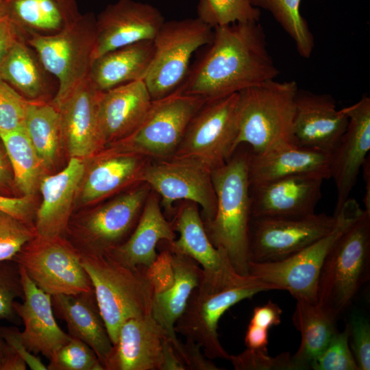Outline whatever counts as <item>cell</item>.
I'll use <instances>...</instances> for the list:
<instances>
[{"label": "cell", "instance_id": "cell-2", "mask_svg": "<svg viewBox=\"0 0 370 370\" xmlns=\"http://www.w3.org/2000/svg\"><path fill=\"white\" fill-rule=\"evenodd\" d=\"M249 149L238 147L223 165L211 171L217 210L211 220L204 221L212 245L226 251L235 271L242 275H249Z\"/></svg>", "mask_w": 370, "mask_h": 370}, {"label": "cell", "instance_id": "cell-28", "mask_svg": "<svg viewBox=\"0 0 370 370\" xmlns=\"http://www.w3.org/2000/svg\"><path fill=\"white\" fill-rule=\"evenodd\" d=\"M330 153L299 146L282 145L262 153L249 149L248 173L251 186L300 173L330 176Z\"/></svg>", "mask_w": 370, "mask_h": 370}, {"label": "cell", "instance_id": "cell-33", "mask_svg": "<svg viewBox=\"0 0 370 370\" xmlns=\"http://www.w3.org/2000/svg\"><path fill=\"white\" fill-rule=\"evenodd\" d=\"M336 319L317 302L296 299L292 320L301 334V343L291 356L295 370L310 369L314 360L338 330Z\"/></svg>", "mask_w": 370, "mask_h": 370}, {"label": "cell", "instance_id": "cell-52", "mask_svg": "<svg viewBox=\"0 0 370 370\" xmlns=\"http://www.w3.org/2000/svg\"><path fill=\"white\" fill-rule=\"evenodd\" d=\"M245 343L247 348L267 352L268 330L249 323L245 336Z\"/></svg>", "mask_w": 370, "mask_h": 370}, {"label": "cell", "instance_id": "cell-30", "mask_svg": "<svg viewBox=\"0 0 370 370\" xmlns=\"http://www.w3.org/2000/svg\"><path fill=\"white\" fill-rule=\"evenodd\" d=\"M4 15L25 38L56 34L80 16L76 0H3Z\"/></svg>", "mask_w": 370, "mask_h": 370}, {"label": "cell", "instance_id": "cell-4", "mask_svg": "<svg viewBox=\"0 0 370 370\" xmlns=\"http://www.w3.org/2000/svg\"><path fill=\"white\" fill-rule=\"evenodd\" d=\"M370 277V213H363L336 239L317 282L318 304L338 318Z\"/></svg>", "mask_w": 370, "mask_h": 370}, {"label": "cell", "instance_id": "cell-54", "mask_svg": "<svg viewBox=\"0 0 370 370\" xmlns=\"http://www.w3.org/2000/svg\"><path fill=\"white\" fill-rule=\"evenodd\" d=\"M363 178L365 182V194L364 197L365 210L370 213V162L369 156L362 166Z\"/></svg>", "mask_w": 370, "mask_h": 370}, {"label": "cell", "instance_id": "cell-47", "mask_svg": "<svg viewBox=\"0 0 370 370\" xmlns=\"http://www.w3.org/2000/svg\"><path fill=\"white\" fill-rule=\"evenodd\" d=\"M147 274L153 285L154 293L166 290L173 282L171 251L166 247L158 254L155 262L146 268Z\"/></svg>", "mask_w": 370, "mask_h": 370}, {"label": "cell", "instance_id": "cell-7", "mask_svg": "<svg viewBox=\"0 0 370 370\" xmlns=\"http://www.w3.org/2000/svg\"><path fill=\"white\" fill-rule=\"evenodd\" d=\"M349 199L334 215L336 223L327 235L293 255L275 262H249V274L275 290L287 291L296 299L317 302V289L324 260L336 239L363 213Z\"/></svg>", "mask_w": 370, "mask_h": 370}, {"label": "cell", "instance_id": "cell-36", "mask_svg": "<svg viewBox=\"0 0 370 370\" xmlns=\"http://www.w3.org/2000/svg\"><path fill=\"white\" fill-rule=\"evenodd\" d=\"M24 128L45 169L55 163L63 143L58 110L45 101H31Z\"/></svg>", "mask_w": 370, "mask_h": 370}, {"label": "cell", "instance_id": "cell-14", "mask_svg": "<svg viewBox=\"0 0 370 370\" xmlns=\"http://www.w3.org/2000/svg\"><path fill=\"white\" fill-rule=\"evenodd\" d=\"M181 204L171 221L179 238L166 242L170 250L186 255L201 266L203 279L200 286L216 292L256 279L253 275L238 274L226 251L214 247L210 241L198 205L191 201Z\"/></svg>", "mask_w": 370, "mask_h": 370}, {"label": "cell", "instance_id": "cell-46", "mask_svg": "<svg viewBox=\"0 0 370 370\" xmlns=\"http://www.w3.org/2000/svg\"><path fill=\"white\" fill-rule=\"evenodd\" d=\"M173 347L185 370H220L204 354L201 347L195 342L186 339L185 343L171 338Z\"/></svg>", "mask_w": 370, "mask_h": 370}, {"label": "cell", "instance_id": "cell-38", "mask_svg": "<svg viewBox=\"0 0 370 370\" xmlns=\"http://www.w3.org/2000/svg\"><path fill=\"white\" fill-rule=\"evenodd\" d=\"M197 18L213 29L236 23L258 22L260 11L250 0H199Z\"/></svg>", "mask_w": 370, "mask_h": 370}, {"label": "cell", "instance_id": "cell-16", "mask_svg": "<svg viewBox=\"0 0 370 370\" xmlns=\"http://www.w3.org/2000/svg\"><path fill=\"white\" fill-rule=\"evenodd\" d=\"M211 170L190 159L171 157L151 160L143 182L147 184L160 199L168 212L178 200L191 201L201 207L203 221L211 220L217 210V197Z\"/></svg>", "mask_w": 370, "mask_h": 370}, {"label": "cell", "instance_id": "cell-42", "mask_svg": "<svg viewBox=\"0 0 370 370\" xmlns=\"http://www.w3.org/2000/svg\"><path fill=\"white\" fill-rule=\"evenodd\" d=\"M24 296L20 267L14 260L0 262V319L18 321L14 304Z\"/></svg>", "mask_w": 370, "mask_h": 370}, {"label": "cell", "instance_id": "cell-15", "mask_svg": "<svg viewBox=\"0 0 370 370\" xmlns=\"http://www.w3.org/2000/svg\"><path fill=\"white\" fill-rule=\"evenodd\" d=\"M336 216L315 212L301 217H251L249 257L255 262L285 259L327 235Z\"/></svg>", "mask_w": 370, "mask_h": 370}, {"label": "cell", "instance_id": "cell-26", "mask_svg": "<svg viewBox=\"0 0 370 370\" xmlns=\"http://www.w3.org/2000/svg\"><path fill=\"white\" fill-rule=\"evenodd\" d=\"M152 100L143 79L101 91L97 116L106 145L133 132L145 118Z\"/></svg>", "mask_w": 370, "mask_h": 370}, {"label": "cell", "instance_id": "cell-9", "mask_svg": "<svg viewBox=\"0 0 370 370\" xmlns=\"http://www.w3.org/2000/svg\"><path fill=\"white\" fill-rule=\"evenodd\" d=\"M214 29L197 17L164 22L153 40L154 53L143 79L152 99L177 89L190 69L193 54L209 45Z\"/></svg>", "mask_w": 370, "mask_h": 370}, {"label": "cell", "instance_id": "cell-40", "mask_svg": "<svg viewBox=\"0 0 370 370\" xmlns=\"http://www.w3.org/2000/svg\"><path fill=\"white\" fill-rule=\"evenodd\" d=\"M349 328L347 323L342 332L337 330L328 344L314 360V370H358L349 346Z\"/></svg>", "mask_w": 370, "mask_h": 370}, {"label": "cell", "instance_id": "cell-22", "mask_svg": "<svg viewBox=\"0 0 370 370\" xmlns=\"http://www.w3.org/2000/svg\"><path fill=\"white\" fill-rule=\"evenodd\" d=\"M151 159L106 146L86 169L81 186L82 204L90 205L143 182Z\"/></svg>", "mask_w": 370, "mask_h": 370}, {"label": "cell", "instance_id": "cell-56", "mask_svg": "<svg viewBox=\"0 0 370 370\" xmlns=\"http://www.w3.org/2000/svg\"><path fill=\"white\" fill-rule=\"evenodd\" d=\"M4 16L3 1L0 0V18Z\"/></svg>", "mask_w": 370, "mask_h": 370}, {"label": "cell", "instance_id": "cell-17", "mask_svg": "<svg viewBox=\"0 0 370 370\" xmlns=\"http://www.w3.org/2000/svg\"><path fill=\"white\" fill-rule=\"evenodd\" d=\"M348 118L346 129L330 153V176L336 187L334 214L349 199L358 175L370 149V98L363 95L343 108Z\"/></svg>", "mask_w": 370, "mask_h": 370}, {"label": "cell", "instance_id": "cell-12", "mask_svg": "<svg viewBox=\"0 0 370 370\" xmlns=\"http://www.w3.org/2000/svg\"><path fill=\"white\" fill-rule=\"evenodd\" d=\"M32 281L52 295L76 294L93 288L81 256L63 236L37 235L13 258Z\"/></svg>", "mask_w": 370, "mask_h": 370}, {"label": "cell", "instance_id": "cell-29", "mask_svg": "<svg viewBox=\"0 0 370 370\" xmlns=\"http://www.w3.org/2000/svg\"><path fill=\"white\" fill-rule=\"evenodd\" d=\"M51 303L55 315L66 323L68 334L90 347L103 366L113 345L94 288L76 294L52 295Z\"/></svg>", "mask_w": 370, "mask_h": 370}, {"label": "cell", "instance_id": "cell-53", "mask_svg": "<svg viewBox=\"0 0 370 370\" xmlns=\"http://www.w3.org/2000/svg\"><path fill=\"white\" fill-rule=\"evenodd\" d=\"M13 186L14 183L11 165L4 147L0 141V194L9 196L8 193Z\"/></svg>", "mask_w": 370, "mask_h": 370}, {"label": "cell", "instance_id": "cell-44", "mask_svg": "<svg viewBox=\"0 0 370 370\" xmlns=\"http://www.w3.org/2000/svg\"><path fill=\"white\" fill-rule=\"evenodd\" d=\"M289 352L270 356L267 352L247 348L238 355H230L229 360L236 370H295Z\"/></svg>", "mask_w": 370, "mask_h": 370}, {"label": "cell", "instance_id": "cell-39", "mask_svg": "<svg viewBox=\"0 0 370 370\" xmlns=\"http://www.w3.org/2000/svg\"><path fill=\"white\" fill-rule=\"evenodd\" d=\"M49 360L47 370H104L93 349L74 337H71Z\"/></svg>", "mask_w": 370, "mask_h": 370}, {"label": "cell", "instance_id": "cell-19", "mask_svg": "<svg viewBox=\"0 0 370 370\" xmlns=\"http://www.w3.org/2000/svg\"><path fill=\"white\" fill-rule=\"evenodd\" d=\"M328 178L319 173H300L250 187L251 217H293L310 214L321 197Z\"/></svg>", "mask_w": 370, "mask_h": 370}, {"label": "cell", "instance_id": "cell-25", "mask_svg": "<svg viewBox=\"0 0 370 370\" xmlns=\"http://www.w3.org/2000/svg\"><path fill=\"white\" fill-rule=\"evenodd\" d=\"M85 171L83 159L71 157L61 171L42 177L39 186L42 199L34 223L37 236H64Z\"/></svg>", "mask_w": 370, "mask_h": 370}, {"label": "cell", "instance_id": "cell-27", "mask_svg": "<svg viewBox=\"0 0 370 370\" xmlns=\"http://www.w3.org/2000/svg\"><path fill=\"white\" fill-rule=\"evenodd\" d=\"M176 238L172 222L162 212L160 197L151 190L131 234L106 255L130 268H149L158 257V243Z\"/></svg>", "mask_w": 370, "mask_h": 370}, {"label": "cell", "instance_id": "cell-55", "mask_svg": "<svg viewBox=\"0 0 370 370\" xmlns=\"http://www.w3.org/2000/svg\"><path fill=\"white\" fill-rule=\"evenodd\" d=\"M14 350L5 342L0 332V370H4L5 365Z\"/></svg>", "mask_w": 370, "mask_h": 370}, {"label": "cell", "instance_id": "cell-45", "mask_svg": "<svg viewBox=\"0 0 370 370\" xmlns=\"http://www.w3.org/2000/svg\"><path fill=\"white\" fill-rule=\"evenodd\" d=\"M349 328L350 349L358 370L370 369V323L360 312H354L347 323Z\"/></svg>", "mask_w": 370, "mask_h": 370}, {"label": "cell", "instance_id": "cell-43", "mask_svg": "<svg viewBox=\"0 0 370 370\" xmlns=\"http://www.w3.org/2000/svg\"><path fill=\"white\" fill-rule=\"evenodd\" d=\"M30 102L0 79V132L24 127Z\"/></svg>", "mask_w": 370, "mask_h": 370}, {"label": "cell", "instance_id": "cell-32", "mask_svg": "<svg viewBox=\"0 0 370 370\" xmlns=\"http://www.w3.org/2000/svg\"><path fill=\"white\" fill-rule=\"evenodd\" d=\"M168 249L171 251L173 282L166 290L154 293L151 314L169 336L175 338L177 337L175 325L192 292L200 284L203 270L190 257Z\"/></svg>", "mask_w": 370, "mask_h": 370}, {"label": "cell", "instance_id": "cell-51", "mask_svg": "<svg viewBox=\"0 0 370 370\" xmlns=\"http://www.w3.org/2000/svg\"><path fill=\"white\" fill-rule=\"evenodd\" d=\"M24 38L6 16L0 18V66L14 45Z\"/></svg>", "mask_w": 370, "mask_h": 370}, {"label": "cell", "instance_id": "cell-50", "mask_svg": "<svg viewBox=\"0 0 370 370\" xmlns=\"http://www.w3.org/2000/svg\"><path fill=\"white\" fill-rule=\"evenodd\" d=\"M282 313L280 306L269 300L266 304L254 309L249 323L269 330L281 323Z\"/></svg>", "mask_w": 370, "mask_h": 370}, {"label": "cell", "instance_id": "cell-1", "mask_svg": "<svg viewBox=\"0 0 370 370\" xmlns=\"http://www.w3.org/2000/svg\"><path fill=\"white\" fill-rule=\"evenodd\" d=\"M208 46L178 88L183 93L208 102L275 79L279 75L258 22L216 27Z\"/></svg>", "mask_w": 370, "mask_h": 370}, {"label": "cell", "instance_id": "cell-10", "mask_svg": "<svg viewBox=\"0 0 370 370\" xmlns=\"http://www.w3.org/2000/svg\"><path fill=\"white\" fill-rule=\"evenodd\" d=\"M205 103L202 98L184 94L177 88L164 97L152 100L138 127L125 138L108 146L151 160L171 158L190 120Z\"/></svg>", "mask_w": 370, "mask_h": 370}, {"label": "cell", "instance_id": "cell-41", "mask_svg": "<svg viewBox=\"0 0 370 370\" xmlns=\"http://www.w3.org/2000/svg\"><path fill=\"white\" fill-rule=\"evenodd\" d=\"M36 235L34 226L0 210V262L12 260Z\"/></svg>", "mask_w": 370, "mask_h": 370}, {"label": "cell", "instance_id": "cell-49", "mask_svg": "<svg viewBox=\"0 0 370 370\" xmlns=\"http://www.w3.org/2000/svg\"><path fill=\"white\" fill-rule=\"evenodd\" d=\"M0 332L10 347L21 356L32 370H47L40 358L29 352L24 345L21 332L15 327H0Z\"/></svg>", "mask_w": 370, "mask_h": 370}, {"label": "cell", "instance_id": "cell-24", "mask_svg": "<svg viewBox=\"0 0 370 370\" xmlns=\"http://www.w3.org/2000/svg\"><path fill=\"white\" fill-rule=\"evenodd\" d=\"M100 92L88 79L57 108L63 143L71 157L89 158L106 147L97 116Z\"/></svg>", "mask_w": 370, "mask_h": 370}, {"label": "cell", "instance_id": "cell-6", "mask_svg": "<svg viewBox=\"0 0 370 370\" xmlns=\"http://www.w3.org/2000/svg\"><path fill=\"white\" fill-rule=\"evenodd\" d=\"M58 88L51 103L57 108L88 79L96 45V17L87 13L62 31L25 38Z\"/></svg>", "mask_w": 370, "mask_h": 370}, {"label": "cell", "instance_id": "cell-37", "mask_svg": "<svg viewBox=\"0 0 370 370\" xmlns=\"http://www.w3.org/2000/svg\"><path fill=\"white\" fill-rule=\"evenodd\" d=\"M253 6L271 12L274 18L294 41L298 53L310 57L314 47V36L301 16V0H250Z\"/></svg>", "mask_w": 370, "mask_h": 370}, {"label": "cell", "instance_id": "cell-5", "mask_svg": "<svg viewBox=\"0 0 370 370\" xmlns=\"http://www.w3.org/2000/svg\"><path fill=\"white\" fill-rule=\"evenodd\" d=\"M112 345L127 320L151 314L154 290L146 268L128 267L111 257L81 258Z\"/></svg>", "mask_w": 370, "mask_h": 370}, {"label": "cell", "instance_id": "cell-11", "mask_svg": "<svg viewBox=\"0 0 370 370\" xmlns=\"http://www.w3.org/2000/svg\"><path fill=\"white\" fill-rule=\"evenodd\" d=\"M238 92L206 102L193 116L172 157L195 160L212 171L234 153Z\"/></svg>", "mask_w": 370, "mask_h": 370}, {"label": "cell", "instance_id": "cell-34", "mask_svg": "<svg viewBox=\"0 0 370 370\" xmlns=\"http://www.w3.org/2000/svg\"><path fill=\"white\" fill-rule=\"evenodd\" d=\"M45 72L34 49L22 38L14 45L1 64L0 79L27 100L43 101L48 86Z\"/></svg>", "mask_w": 370, "mask_h": 370}, {"label": "cell", "instance_id": "cell-31", "mask_svg": "<svg viewBox=\"0 0 370 370\" xmlns=\"http://www.w3.org/2000/svg\"><path fill=\"white\" fill-rule=\"evenodd\" d=\"M153 53V40H143L112 50L94 60L88 79L99 91L143 79Z\"/></svg>", "mask_w": 370, "mask_h": 370}, {"label": "cell", "instance_id": "cell-3", "mask_svg": "<svg viewBox=\"0 0 370 370\" xmlns=\"http://www.w3.org/2000/svg\"><path fill=\"white\" fill-rule=\"evenodd\" d=\"M297 90L294 80L271 79L239 92L234 151L241 145H247L254 153H262L295 143L293 124Z\"/></svg>", "mask_w": 370, "mask_h": 370}, {"label": "cell", "instance_id": "cell-18", "mask_svg": "<svg viewBox=\"0 0 370 370\" xmlns=\"http://www.w3.org/2000/svg\"><path fill=\"white\" fill-rule=\"evenodd\" d=\"M165 22L160 10L145 3L118 0L96 18L94 60L112 50L143 40H153Z\"/></svg>", "mask_w": 370, "mask_h": 370}, {"label": "cell", "instance_id": "cell-35", "mask_svg": "<svg viewBox=\"0 0 370 370\" xmlns=\"http://www.w3.org/2000/svg\"><path fill=\"white\" fill-rule=\"evenodd\" d=\"M13 173L15 187L25 196H33L45 169L24 127L0 132Z\"/></svg>", "mask_w": 370, "mask_h": 370}, {"label": "cell", "instance_id": "cell-21", "mask_svg": "<svg viewBox=\"0 0 370 370\" xmlns=\"http://www.w3.org/2000/svg\"><path fill=\"white\" fill-rule=\"evenodd\" d=\"M169 337L151 314L125 321L103 365L104 370H161Z\"/></svg>", "mask_w": 370, "mask_h": 370}, {"label": "cell", "instance_id": "cell-48", "mask_svg": "<svg viewBox=\"0 0 370 370\" xmlns=\"http://www.w3.org/2000/svg\"><path fill=\"white\" fill-rule=\"evenodd\" d=\"M0 210L34 226L32 221L35 219L36 210L32 196L14 197L0 194Z\"/></svg>", "mask_w": 370, "mask_h": 370}, {"label": "cell", "instance_id": "cell-8", "mask_svg": "<svg viewBox=\"0 0 370 370\" xmlns=\"http://www.w3.org/2000/svg\"><path fill=\"white\" fill-rule=\"evenodd\" d=\"M151 189L140 183L75 223H69L73 241H69L82 257L103 256L122 244L134 229Z\"/></svg>", "mask_w": 370, "mask_h": 370}, {"label": "cell", "instance_id": "cell-20", "mask_svg": "<svg viewBox=\"0 0 370 370\" xmlns=\"http://www.w3.org/2000/svg\"><path fill=\"white\" fill-rule=\"evenodd\" d=\"M348 118L329 95L299 90L295 98L293 134L297 145L330 153L344 133Z\"/></svg>", "mask_w": 370, "mask_h": 370}, {"label": "cell", "instance_id": "cell-23", "mask_svg": "<svg viewBox=\"0 0 370 370\" xmlns=\"http://www.w3.org/2000/svg\"><path fill=\"white\" fill-rule=\"evenodd\" d=\"M19 267L24 296L23 302L16 301L14 307L24 325L21 337L29 352L49 360L71 336L56 321L51 295L40 289Z\"/></svg>", "mask_w": 370, "mask_h": 370}, {"label": "cell", "instance_id": "cell-13", "mask_svg": "<svg viewBox=\"0 0 370 370\" xmlns=\"http://www.w3.org/2000/svg\"><path fill=\"white\" fill-rule=\"evenodd\" d=\"M275 290L257 278L223 290L211 292L199 285L192 292L186 308L175 325L176 334L197 343L209 359L228 360L230 354L222 346L218 324L232 306L262 292Z\"/></svg>", "mask_w": 370, "mask_h": 370}]
</instances>
